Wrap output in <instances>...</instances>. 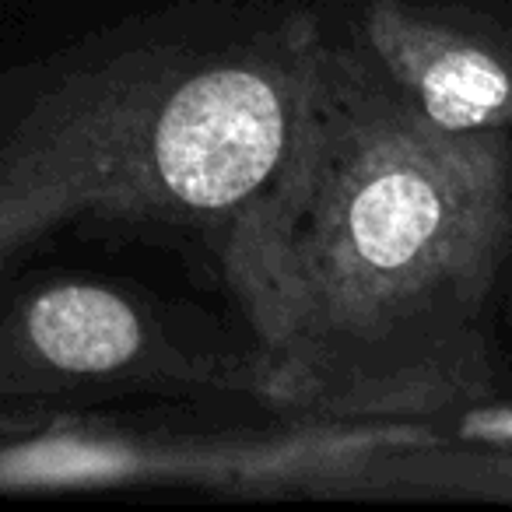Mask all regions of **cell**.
<instances>
[{
    "label": "cell",
    "instance_id": "1",
    "mask_svg": "<svg viewBox=\"0 0 512 512\" xmlns=\"http://www.w3.org/2000/svg\"><path fill=\"white\" fill-rule=\"evenodd\" d=\"M512 246V144L449 134L316 29L292 137L221 228L249 393L327 421H428L495 393L488 302Z\"/></svg>",
    "mask_w": 512,
    "mask_h": 512
},
{
    "label": "cell",
    "instance_id": "2",
    "mask_svg": "<svg viewBox=\"0 0 512 512\" xmlns=\"http://www.w3.org/2000/svg\"><path fill=\"white\" fill-rule=\"evenodd\" d=\"M316 15L0 78V278L67 228H225L281 165Z\"/></svg>",
    "mask_w": 512,
    "mask_h": 512
},
{
    "label": "cell",
    "instance_id": "3",
    "mask_svg": "<svg viewBox=\"0 0 512 512\" xmlns=\"http://www.w3.org/2000/svg\"><path fill=\"white\" fill-rule=\"evenodd\" d=\"M439 435L414 421H327L278 435H165L57 428L0 453V488L179 484L225 495H372L453 484ZM463 484V481H460Z\"/></svg>",
    "mask_w": 512,
    "mask_h": 512
},
{
    "label": "cell",
    "instance_id": "4",
    "mask_svg": "<svg viewBox=\"0 0 512 512\" xmlns=\"http://www.w3.org/2000/svg\"><path fill=\"white\" fill-rule=\"evenodd\" d=\"M249 390V365L204 355L99 281H50L0 313V400L130 390Z\"/></svg>",
    "mask_w": 512,
    "mask_h": 512
},
{
    "label": "cell",
    "instance_id": "5",
    "mask_svg": "<svg viewBox=\"0 0 512 512\" xmlns=\"http://www.w3.org/2000/svg\"><path fill=\"white\" fill-rule=\"evenodd\" d=\"M365 53L386 85L449 134L512 130V29L456 22L407 0H369Z\"/></svg>",
    "mask_w": 512,
    "mask_h": 512
},
{
    "label": "cell",
    "instance_id": "6",
    "mask_svg": "<svg viewBox=\"0 0 512 512\" xmlns=\"http://www.w3.org/2000/svg\"><path fill=\"white\" fill-rule=\"evenodd\" d=\"M460 435L474 442H488V446L512 449V411H470L460 421Z\"/></svg>",
    "mask_w": 512,
    "mask_h": 512
}]
</instances>
